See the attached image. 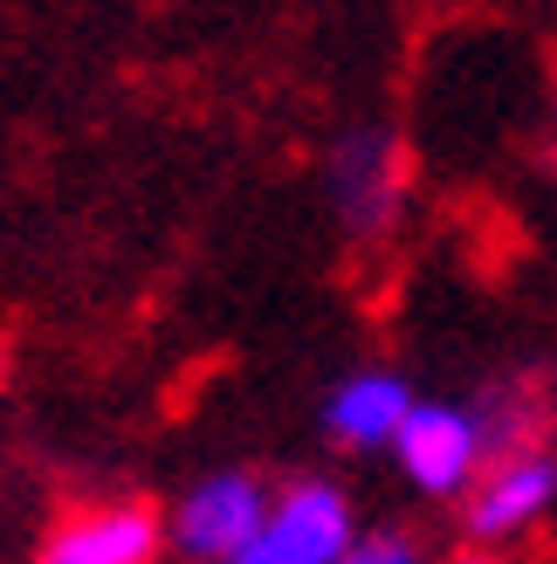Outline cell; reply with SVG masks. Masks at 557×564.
I'll return each instance as SVG.
<instances>
[{
	"label": "cell",
	"instance_id": "obj_4",
	"mask_svg": "<svg viewBox=\"0 0 557 564\" xmlns=\"http://www.w3.org/2000/svg\"><path fill=\"white\" fill-rule=\"evenodd\" d=\"M557 502V447H537V455H510V462H489L461 496V530L476 551L495 544H516L544 510Z\"/></svg>",
	"mask_w": 557,
	"mask_h": 564
},
{
	"label": "cell",
	"instance_id": "obj_9",
	"mask_svg": "<svg viewBox=\"0 0 557 564\" xmlns=\"http://www.w3.org/2000/svg\"><path fill=\"white\" fill-rule=\"evenodd\" d=\"M338 564H421V544L406 530H358V544Z\"/></svg>",
	"mask_w": 557,
	"mask_h": 564
},
{
	"label": "cell",
	"instance_id": "obj_6",
	"mask_svg": "<svg viewBox=\"0 0 557 564\" xmlns=\"http://www.w3.org/2000/svg\"><path fill=\"white\" fill-rule=\"evenodd\" d=\"M400 468H406V482L421 489V496H468V482L489 468L482 455V434H476V420H468V406H440V400H421L413 406V420L400 427Z\"/></svg>",
	"mask_w": 557,
	"mask_h": 564
},
{
	"label": "cell",
	"instance_id": "obj_10",
	"mask_svg": "<svg viewBox=\"0 0 557 564\" xmlns=\"http://www.w3.org/2000/svg\"><path fill=\"white\" fill-rule=\"evenodd\" d=\"M448 564H510V557H503V551H476V544H468V551L448 557Z\"/></svg>",
	"mask_w": 557,
	"mask_h": 564
},
{
	"label": "cell",
	"instance_id": "obj_5",
	"mask_svg": "<svg viewBox=\"0 0 557 564\" xmlns=\"http://www.w3.org/2000/svg\"><path fill=\"white\" fill-rule=\"evenodd\" d=\"M159 544H165V517L138 496H118V502L69 510L42 538L35 564H152Z\"/></svg>",
	"mask_w": 557,
	"mask_h": 564
},
{
	"label": "cell",
	"instance_id": "obj_3",
	"mask_svg": "<svg viewBox=\"0 0 557 564\" xmlns=\"http://www.w3.org/2000/svg\"><path fill=\"white\" fill-rule=\"evenodd\" d=\"M269 482L248 468H220V475H200L179 502L173 517H165V538H179L186 557L200 564H234L248 544H255V530L269 517Z\"/></svg>",
	"mask_w": 557,
	"mask_h": 564
},
{
	"label": "cell",
	"instance_id": "obj_1",
	"mask_svg": "<svg viewBox=\"0 0 557 564\" xmlns=\"http://www.w3.org/2000/svg\"><path fill=\"white\" fill-rule=\"evenodd\" d=\"M324 200L345 241L372 248L406 220L413 200V152L393 124H351L338 145L324 152Z\"/></svg>",
	"mask_w": 557,
	"mask_h": 564
},
{
	"label": "cell",
	"instance_id": "obj_2",
	"mask_svg": "<svg viewBox=\"0 0 557 564\" xmlns=\"http://www.w3.org/2000/svg\"><path fill=\"white\" fill-rule=\"evenodd\" d=\"M358 544V517H351V496L324 475H303V482L275 489L269 517L255 530L234 564H338Z\"/></svg>",
	"mask_w": 557,
	"mask_h": 564
},
{
	"label": "cell",
	"instance_id": "obj_7",
	"mask_svg": "<svg viewBox=\"0 0 557 564\" xmlns=\"http://www.w3.org/2000/svg\"><path fill=\"white\" fill-rule=\"evenodd\" d=\"M413 406L421 400H413V386L400 372H351L324 392V434L338 447H358V455L365 447H393Z\"/></svg>",
	"mask_w": 557,
	"mask_h": 564
},
{
	"label": "cell",
	"instance_id": "obj_11",
	"mask_svg": "<svg viewBox=\"0 0 557 564\" xmlns=\"http://www.w3.org/2000/svg\"><path fill=\"white\" fill-rule=\"evenodd\" d=\"M8 365H14V351H8V337H0V386H8Z\"/></svg>",
	"mask_w": 557,
	"mask_h": 564
},
{
	"label": "cell",
	"instance_id": "obj_8",
	"mask_svg": "<svg viewBox=\"0 0 557 564\" xmlns=\"http://www.w3.org/2000/svg\"><path fill=\"white\" fill-rule=\"evenodd\" d=\"M550 392L544 379H495L468 400V420L482 434V455L489 462H510V455H537L550 447Z\"/></svg>",
	"mask_w": 557,
	"mask_h": 564
}]
</instances>
